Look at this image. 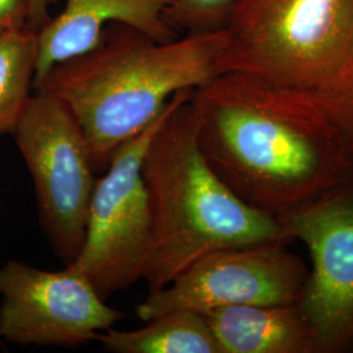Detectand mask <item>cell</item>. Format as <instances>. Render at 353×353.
<instances>
[{"label":"cell","instance_id":"e0dca14e","mask_svg":"<svg viewBox=\"0 0 353 353\" xmlns=\"http://www.w3.org/2000/svg\"><path fill=\"white\" fill-rule=\"evenodd\" d=\"M343 112H344V115H345V118H347V121H348V123H350V126H351L353 131V90L351 96L348 97V100L345 102V105H344Z\"/></svg>","mask_w":353,"mask_h":353},{"label":"cell","instance_id":"4fadbf2b","mask_svg":"<svg viewBox=\"0 0 353 353\" xmlns=\"http://www.w3.org/2000/svg\"><path fill=\"white\" fill-rule=\"evenodd\" d=\"M37 55V32L0 29V137L12 134L32 96Z\"/></svg>","mask_w":353,"mask_h":353},{"label":"cell","instance_id":"8fae6325","mask_svg":"<svg viewBox=\"0 0 353 353\" xmlns=\"http://www.w3.org/2000/svg\"><path fill=\"white\" fill-rule=\"evenodd\" d=\"M204 316L221 353H318L297 303L228 306Z\"/></svg>","mask_w":353,"mask_h":353},{"label":"cell","instance_id":"6da1fadb","mask_svg":"<svg viewBox=\"0 0 353 353\" xmlns=\"http://www.w3.org/2000/svg\"><path fill=\"white\" fill-rule=\"evenodd\" d=\"M199 148L241 201L281 219L353 179V131L339 106L240 72L194 89Z\"/></svg>","mask_w":353,"mask_h":353},{"label":"cell","instance_id":"5bb4252c","mask_svg":"<svg viewBox=\"0 0 353 353\" xmlns=\"http://www.w3.org/2000/svg\"><path fill=\"white\" fill-rule=\"evenodd\" d=\"M236 0H172L163 17L174 32L185 34L223 29Z\"/></svg>","mask_w":353,"mask_h":353},{"label":"cell","instance_id":"9c48e42d","mask_svg":"<svg viewBox=\"0 0 353 353\" xmlns=\"http://www.w3.org/2000/svg\"><path fill=\"white\" fill-rule=\"evenodd\" d=\"M280 221L310 255L297 306L318 353H353V179Z\"/></svg>","mask_w":353,"mask_h":353},{"label":"cell","instance_id":"277c9868","mask_svg":"<svg viewBox=\"0 0 353 353\" xmlns=\"http://www.w3.org/2000/svg\"><path fill=\"white\" fill-rule=\"evenodd\" d=\"M223 30L217 75L240 72L344 109L353 90V0H236Z\"/></svg>","mask_w":353,"mask_h":353},{"label":"cell","instance_id":"52a82bcc","mask_svg":"<svg viewBox=\"0 0 353 353\" xmlns=\"http://www.w3.org/2000/svg\"><path fill=\"white\" fill-rule=\"evenodd\" d=\"M288 242L267 241L208 252L137 306L141 321L172 310L207 314L240 305L297 303L309 268Z\"/></svg>","mask_w":353,"mask_h":353},{"label":"cell","instance_id":"7a4b0ae2","mask_svg":"<svg viewBox=\"0 0 353 353\" xmlns=\"http://www.w3.org/2000/svg\"><path fill=\"white\" fill-rule=\"evenodd\" d=\"M223 45V29L160 42L113 23L96 49L52 67L34 89L70 106L93 170L103 173L114 152L150 126L176 93L217 76Z\"/></svg>","mask_w":353,"mask_h":353},{"label":"cell","instance_id":"ba28073f","mask_svg":"<svg viewBox=\"0 0 353 353\" xmlns=\"http://www.w3.org/2000/svg\"><path fill=\"white\" fill-rule=\"evenodd\" d=\"M0 338L21 347H80L123 318L71 265L45 271L8 261L0 267Z\"/></svg>","mask_w":353,"mask_h":353},{"label":"cell","instance_id":"2e32d148","mask_svg":"<svg viewBox=\"0 0 353 353\" xmlns=\"http://www.w3.org/2000/svg\"><path fill=\"white\" fill-rule=\"evenodd\" d=\"M51 0H30L29 29L39 32L51 20L49 6Z\"/></svg>","mask_w":353,"mask_h":353},{"label":"cell","instance_id":"9a60e30c","mask_svg":"<svg viewBox=\"0 0 353 353\" xmlns=\"http://www.w3.org/2000/svg\"><path fill=\"white\" fill-rule=\"evenodd\" d=\"M30 0H0V29H29Z\"/></svg>","mask_w":353,"mask_h":353},{"label":"cell","instance_id":"3957f363","mask_svg":"<svg viewBox=\"0 0 353 353\" xmlns=\"http://www.w3.org/2000/svg\"><path fill=\"white\" fill-rule=\"evenodd\" d=\"M186 90L145 152L152 237L143 279L150 293L208 252L249 243L293 242L274 216L256 211L228 188L199 148L196 122Z\"/></svg>","mask_w":353,"mask_h":353},{"label":"cell","instance_id":"5b68a950","mask_svg":"<svg viewBox=\"0 0 353 353\" xmlns=\"http://www.w3.org/2000/svg\"><path fill=\"white\" fill-rule=\"evenodd\" d=\"M11 135L33 181L39 225L71 265L85 240L96 183L84 132L63 100L36 90Z\"/></svg>","mask_w":353,"mask_h":353},{"label":"cell","instance_id":"30bf717a","mask_svg":"<svg viewBox=\"0 0 353 353\" xmlns=\"http://www.w3.org/2000/svg\"><path fill=\"white\" fill-rule=\"evenodd\" d=\"M172 0H65L63 11L38 32L34 85L52 67L87 54L101 43L109 24L134 26L152 38L168 42L178 33L163 17Z\"/></svg>","mask_w":353,"mask_h":353},{"label":"cell","instance_id":"8992f818","mask_svg":"<svg viewBox=\"0 0 353 353\" xmlns=\"http://www.w3.org/2000/svg\"><path fill=\"white\" fill-rule=\"evenodd\" d=\"M186 90L176 93L150 126L114 152L101 178L96 179L85 240L71 265L103 300L143 279L152 237L143 161L154 134Z\"/></svg>","mask_w":353,"mask_h":353},{"label":"cell","instance_id":"7c38bea8","mask_svg":"<svg viewBox=\"0 0 353 353\" xmlns=\"http://www.w3.org/2000/svg\"><path fill=\"white\" fill-rule=\"evenodd\" d=\"M97 341L114 353H221L205 316L191 310L166 312L138 330L108 328Z\"/></svg>","mask_w":353,"mask_h":353}]
</instances>
